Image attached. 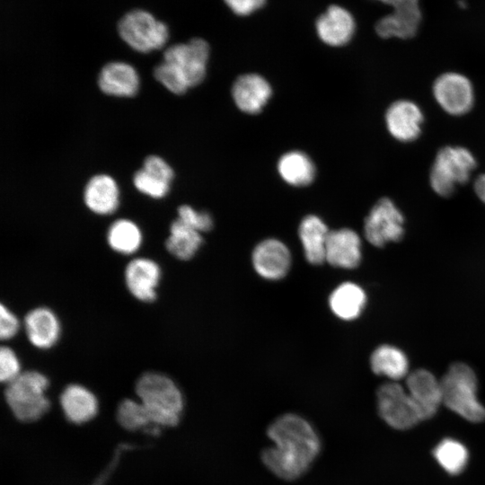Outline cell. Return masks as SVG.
<instances>
[{
	"mask_svg": "<svg viewBox=\"0 0 485 485\" xmlns=\"http://www.w3.org/2000/svg\"><path fill=\"white\" fill-rule=\"evenodd\" d=\"M269 445L260 452V461L275 477L295 481L302 478L319 457L322 444L313 425L293 412L279 415L268 426Z\"/></svg>",
	"mask_w": 485,
	"mask_h": 485,
	"instance_id": "6da1fadb",
	"label": "cell"
},
{
	"mask_svg": "<svg viewBox=\"0 0 485 485\" xmlns=\"http://www.w3.org/2000/svg\"><path fill=\"white\" fill-rule=\"evenodd\" d=\"M136 393L154 426L174 427L180 422L184 399L178 385L169 376L157 372L143 374L137 381Z\"/></svg>",
	"mask_w": 485,
	"mask_h": 485,
	"instance_id": "7a4b0ae2",
	"label": "cell"
},
{
	"mask_svg": "<svg viewBox=\"0 0 485 485\" xmlns=\"http://www.w3.org/2000/svg\"><path fill=\"white\" fill-rule=\"evenodd\" d=\"M440 384L443 403L449 410L473 423L485 420V407L477 396V377L468 365L453 364Z\"/></svg>",
	"mask_w": 485,
	"mask_h": 485,
	"instance_id": "3957f363",
	"label": "cell"
},
{
	"mask_svg": "<svg viewBox=\"0 0 485 485\" xmlns=\"http://www.w3.org/2000/svg\"><path fill=\"white\" fill-rule=\"evenodd\" d=\"M48 384V377L35 370L22 372L6 384L4 398L18 420L36 421L48 412L50 402L45 392Z\"/></svg>",
	"mask_w": 485,
	"mask_h": 485,
	"instance_id": "277c9868",
	"label": "cell"
},
{
	"mask_svg": "<svg viewBox=\"0 0 485 485\" xmlns=\"http://www.w3.org/2000/svg\"><path fill=\"white\" fill-rule=\"evenodd\" d=\"M476 163L475 157L465 147H442L437 152L430 170L429 181L432 190L439 196H450L457 185L469 180Z\"/></svg>",
	"mask_w": 485,
	"mask_h": 485,
	"instance_id": "5b68a950",
	"label": "cell"
},
{
	"mask_svg": "<svg viewBox=\"0 0 485 485\" xmlns=\"http://www.w3.org/2000/svg\"><path fill=\"white\" fill-rule=\"evenodd\" d=\"M118 31L129 47L142 53L161 48L169 36L165 23L144 10L126 13L118 24Z\"/></svg>",
	"mask_w": 485,
	"mask_h": 485,
	"instance_id": "8992f818",
	"label": "cell"
},
{
	"mask_svg": "<svg viewBox=\"0 0 485 485\" xmlns=\"http://www.w3.org/2000/svg\"><path fill=\"white\" fill-rule=\"evenodd\" d=\"M381 418L395 429H409L422 421L421 415L406 388L393 381L383 384L376 391Z\"/></svg>",
	"mask_w": 485,
	"mask_h": 485,
	"instance_id": "52a82bcc",
	"label": "cell"
},
{
	"mask_svg": "<svg viewBox=\"0 0 485 485\" xmlns=\"http://www.w3.org/2000/svg\"><path fill=\"white\" fill-rule=\"evenodd\" d=\"M404 217L389 198H380L365 219L364 234L372 245L383 247L400 241L404 234Z\"/></svg>",
	"mask_w": 485,
	"mask_h": 485,
	"instance_id": "ba28073f",
	"label": "cell"
},
{
	"mask_svg": "<svg viewBox=\"0 0 485 485\" xmlns=\"http://www.w3.org/2000/svg\"><path fill=\"white\" fill-rule=\"evenodd\" d=\"M208 57L209 46L200 38L192 39L187 43L174 44L163 53V61L176 67L190 87L204 80Z\"/></svg>",
	"mask_w": 485,
	"mask_h": 485,
	"instance_id": "9c48e42d",
	"label": "cell"
},
{
	"mask_svg": "<svg viewBox=\"0 0 485 485\" xmlns=\"http://www.w3.org/2000/svg\"><path fill=\"white\" fill-rule=\"evenodd\" d=\"M438 105L448 114L461 116L471 110L474 103V89L470 79L455 72L440 75L432 86Z\"/></svg>",
	"mask_w": 485,
	"mask_h": 485,
	"instance_id": "30bf717a",
	"label": "cell"
},
{
	"mask_svg": "<svg viewBox=\"0 0 485 485\" xmlns=\"http://www.w3.org/2000/svg\"><path fill=\"white\" fill-rule=\"evenodd\" d=\"M291 261L288 247L276 238L262 240L251 253V262L256 273L270 281L283 278L290 269Z\"/></svg>",
	"mask_w": 485,
	"mask_h": 485,
	"instance_id": "8fae6325",
	"label": "cell"
},
{
	"mask_svg": "<svg viewBox=\"0 0 485 485\" xmlns=\"http://www.w3.org/2000/svg\"><path fill=\"white\" fill-rule=\"evenodd\" d=\"M391 136L401 142H411L421 134L424 116L414 101L401 99L392 102L384 116Z\"/></svg>",
	"mask_w": 485,
	"mask_h": 485,
	"instance_id": "7c38bea8",
	"label": "cell"
},
{
	"mask_svg": "<svg viewBox=\"0 0 485 485\" xmlns=\"http://www.w3.org/2000/svg\"><path fill=\"white\" fill-rule=\"evenodd\" d=\"M405 388L415 402L422 420L433 417L443 403L440 381L426 369H418L408 375Z\"/></svg>",
	"mask_w": 485,
	"mask_h": 485,
	"instance_id": "4fadbf2b",
	"label": "cell"
},
{
	"mask_svg": "<svg viewBox=\"0 0 485 485\" xmlns=\"http://www.w3.org/2000/svg\"><path fill=\"white\" fill-rule=\"evenodd\" d=\"M160 279V266L148 258H136L125 269V283L128 291L144 303H152L156 299Z\"/></svg>",
	"mask_w": 485,
	"mask_h": 485,
	"instance_id": "5bb4252c",
	"label": "cell"
},
{
	"mask_svg": "<svg viewBox=\"0 0 485 485\" xmlns=\"http://www.w3.org/2000/svg\"><path fill=\"white\" fill-rule=\"evenodd\" d=\"M361 240L350 228L330 231L326 248L325 262L346 269L357 268L361 261Z\"/></svg>",
	"mask_w": 485,
	"mask_h": 485,
	"instance_id": "9a60e30c",
	"label": "cell"
},
{
	"mask_svg": "<svg viewBox=\"0 0 485 485\" xmlns=\"http://www.w3.org/2000/svg\"><path fill=\"white\" fill-rule=\"evenodd\" d=\"M272 94L269 83L260 75H240L232 86L233 100L237 108L247 114L260 112Z\"/></svg>",
	"mask_w": 485,
	"mask_h": 485,
	"instance_id": "2e32d148",
	"label": "cell"
},
{
	"mask_svg": "<svg viewBox=\"0 0 485 485\" xmlns=\"http://www.w3.org/2000/svg\"><path fill=\"white\" fill-rule=\"evenodd\" d=\"M355 21L352 14L339 5H331L321 14L315 23L320 40L331 47L346 45L355 32Z\"/></svg>",
	"mask_w": 485,
	"mask_h": 485,
	"instance_id": "e0dca14e",
	"label": "cell"
},
{
	"mask_svg": "<svg viewBox=\"0 0 485 485\" xmlns=\"http://www.w3.org/2000/svg\"><path fill=\"white\" fill-rule=\"evenodd\" d=\"M24 329L29 341L36 348H52L60 336V323L53 311L47 307H37L27 313Z\"/></svg>",
	"mask_w": 485,
	"mask_h": 485,
	"instance_id": "ac0fdd59",
	"label": "cell"
},
{
	"mask_svg": "<svg viewBox=\"0 0 485 485\" xmlns=\"http://www.w3.org/2000/svg\"><path fill=\"white\" fill-rule=\"evenodd\" d=\"M60 405L66 419L80 425L93 419L98 412V400L86 387L72 384L60 395Z\"/></svg>",
	"mask_w": 485,
	"mask_h": 485,
	"instance_id": "d6986e66",
	"label": "cell"
},
{
	"mask_svg": "<svg viewBox=\"0 0 485 485\" xmlns=\"http://www.w3.org/2000/svg\"><path fill=\"white\" fill-rule=\"evenodd\" d=\"M100 89L106 94L132 97L138 90L139 79L135 68L125 62L106 64L98 78Z\"/></svg>",
	"mask_w": 485,
	"mask_h": 485,
	"instance_id": "ffe728a7",
	"label": "cell"
},
{
	"mask_svg": "<svg viewBox=\"0 0 485 485\" xmlns=\"http://www.w3.org/2000/svg\"><path fill=\"white\" fill-rule=\"evenodd\" d=\"M329 229L326 224L315 215L304 216L298 227V236L304 257L310 264L325 262V248Z\"/></svg>",
	"mask_w": 485,
	"mask_h": 485,
	"instance_id": "44dd1931",
	"label": "cell"
},
{
	"mask_svg": "<svg viewBox=\"0 0 485 485\" xmlns=\"http://www.w3.org/2000/svg\"><path fill=\"white\" fill-rule=\"evenodd\" d=\"M84 198L87 207L99 215L113 213L119 206V189L109 175H95L86 184Z\"/></svg>",
	"mask_w": 485,
	"mask_h": 485,
	"instance_id": "7402d4cb",
	"label": "cell"
},
{
	"mask_svg": "<svg viewBox=\"0 0 485 485\" xmlns=\"http://www.w3.org/2000/svg\"><path fill=\"white\" fill-rule=\"evenodd\" d=\"M366 303L365 291L353 282H344L337 286L329 297L332 313L344 321L357 319L365 308Z\"/></svg>",
	"mask_w": 485,
	"mask_h": 485,
	"instance_id": "603a6c76",
	"label": "cell"
},
{
	"mask_svg": "<svg viewBox=\"0 0 485 485\" xmlns=\"http://www.w3.org/2000/svg\"><path fill=\"white\" fill-rule=\"evenodd\" d=\"M420 21L421 12L419 5L393 10L376 22L375 31L382 38L410 39L416 34Z\"/></svg>",
	"mask_w": 485,
	"mask_h": 485,
	"instance_id": "cb8c5ba5",
	"label": "cell"
},
{
	"mask_svg": "<svg viewBox=\"0 0 485 485\" xmlns=\"http://www.w3.org/2000/svg\"><path fill=\"white\" fill-rule=\"evenodd\" d=\"M277 169L282 180L295 187L311 184L316 172L312 159L301 151H290L284 154L278 162Z\"/></svg>",
	"mask_w": 485,
	"mask_h": 485,
	"instance_id": "d4e9b609",
	"label": "cell"
},
{
	"mask_svg": "<svg viewBox=\"0 0 485 485\" xmlns=\"http://www.w3.org/2000/svg\"><path fill=\"white\" fill-rule=\"evenodd\" d=\"M372 371L378 375H384L395 382L408 375L409 361L400 348L392 345L377 347L370 357Z\"/></svg>",
	"mask_w": 485,
	"mask_h": 485,
	"instance_id": "484cf974",
	"label": "cell"
},
{
	"mask_svg": "<svg viewBox=\"0 0 485 485\" xmlns=\"http://www.w3.org/2000/svg\"><path fill=\"white\" fill-rule=\"evenodd\" d=\"M202 242L201 233L176 218L170 226L165 246L176 259L189 260L195 256Z\"/></svg>",
	"mask_w": 485,
	"mask_h": 485,
	"instance_id": "4316f807",
	"label": "cell"
},
{
	"mask_svg": "<svg viewBox=\"0 0 485 485\" xmlns=\"http://www.w3.org/2000/svg\"><path fill=\"white\" fill-rule=\"evenodd\" d=\"M108 243L118 253L130 255L135 253L142 242V234L138 226L130 220L119 219L108 231Z\"/></svg>",
	"mask_w": 485,
	"mask_h": 485,
	"instance_id": "83f0119b",
	"label": "cell"
},
{
	"mask_svg": "<svg viewBox=\"0 0 485 485\" xmlns=\"http://www.w3.org/2000/svg\"><path fill=\"white\" fill-rule=\"evenodd\" d=\"M116 418L119 424L129 431L146 428L151 434H157L160 428L152 424L146 407L139 400H123L117 408Z\"/></svg>",
	"mask_w": 485,
	"mask_h": 485,
	"instance_id": "f1b7e54d",
	"label": "cell"
},
{
	"mask_svg": "<svg viewBox=\"0 0 485 485\" xmlns=\"http://www.w3.org/2000/svg\"><path fill=\"white\" fill-rule=\"evenodd\" d=\"M434 456L441 467L450 474L460 473L468 462L466 447L451 438L444 439L436 446Z\"/></svg>",
	"mask_w": 485,
	"mask_h": 485,
	"instance_id": "f546056e",
	"label": "cell"
},
{
	"mask_svg": "<svg viewBox=\"0 0 485 485\" xmlns=\"http://www.w3.org/2000/svg\"><path fill=\"white\" fill-rule=\"evenodd\" d=\"M154 75L158 82L175 94H183L190 88L180 71L165 61L155 66Z\"/></svg>",
	"mask_w": 485,
	"mask_h": 485,
	"instance_id": "4dcf8cb0",
	"label": "cell"
},
{
	"mask_svg": "<svg viewBox=\"0 0 485 485\" xmlns=\"http://www.w3.org/2000/svg\"><path fill=\"white\" fill-rule=\"evenodd\" d=\"M135 187L142 193L154 198L164 197L170 189V184L153 176L143 168L133 177Z\"/></svg>",
	"mask_w": 485,
	"mask_h": 485,
	"instance_id": "1f68e13d",
	"label": "cell"
},
{
	"mask_svg": "<svg viewBox=\"0 0 485 485\" xmlns=\"http://www.w3.org/2000/svg\"><path fill=\"white\" fill-rule=\"evenodd\" d=\"M178 218L199 233L207 232L213 227V218L208 212L197 211L189 205L178 208Z\"/></svg>",
	"mask_w": 485,
	"mask_h": 485,
	"instance_id": "d6a6232c",
	"label": "cell"
},
{
	"mask_svg": "<svg viewBox=\"0 0 485 485\" xmlns=\"http://www.w3.org/2000/svg\"><path fill=\"white\" fill-rule=\"evenodd\" d=\"M22 374L21 364L15 352L7 346L0 349V380L9 384Z\"/></svg>",
	"mask_w": 485,
	"mask_h": 485,
	"instance_id": "836d02e7",
	"label": "cell"
},
{
	"mask_svg": "<svg viewBox=\"0 0 485 485\" xmlns=\"http://www.w3.org/2000/svg\"><path fill=\"white\" fill-rule=\"evenodd\" d=\"M143 169L153 176L169 184L174 176L172 167L157 155L147 156L144 161Z\"/></svg>",
	"mask_w": 485,
	"mask_h": 485,
	"instance_id": "e575fe53",
	"label": "cell"
},
{
	"mask_svg": "<svg viewBox=\"0 0 485 485\" xmlns=\"http://www.w3.org/2000/svg\"><path fill=\"white\" fill-rule=\"evenodd\" d=\"M20 328L16 315L4 304L0 306V337L6 340L13 338Z\"/></svg>",
	"mask_w": 485,
	"mask_h": 485,
	"instance_id": "d590c367",
	"label": "cell"
},
{
	"mask_svg": "<svg viewBox=\"0 0 485 485\" xmlns=\"http://www.w3.org/2000/svg\"><path fill=\"white\" fill-rule=\"evenodd\" d=\"M225 4L235 14L240 16L249 15L261 8L266 0H224Z\"/></svg>",
	"mask_w": 485,
	"mask_h": 485,
	"instance_id": "8d00e7d4",
	"label": "cell"
},
{
	"mask_svg": "<svg viewBox=\"0 0 485 485\" xmlns=\"http://www.w3.org/2000/svg\"><path fill=\"white\" fill-rule=\"evenodd\" d=\"M393 7V10H401L419 5L418 0H376Z\"/></svg>",
	"mask_w": 485,
	"mask_h": 485,
	"instance_id": "74e56055",
	"label": "cell"
},
{
	"mask_svg": "<svg viewBox=\"0 0 485 485\" xmlns=\"http://www.w3.org/2000/svg\"><path fill=\"white\" fill-rule=\"evenodd\" d=\"M474 191L478 198L485 203V173L481 174L475 180Z\"/></svg>",
	"mask_w": 485,
	"mask_h": 485,
	"instance_id": "f35d334b",
	"label": "cell"
}]
</instances>
